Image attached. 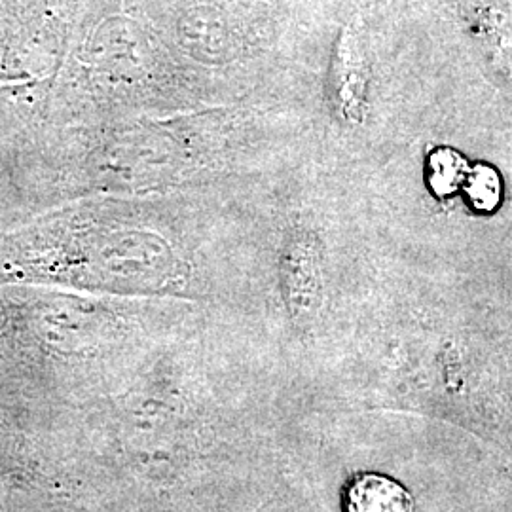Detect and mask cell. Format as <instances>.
Masks as SVG:
<instances>
[{
    "instance_id": "6da1fadb",
    "label": "cell",
    "mask_w": 512,
    "mask_h": 512,
    "mask_svg": "<svg viewBox=\"0 0 512 512\" xmlns=\"http://www.w3.org/2000/svg\"><path fill=\"white\" fill-rule=\"evenodd\" d=\"M330 92L336 116L346 126H361L368 101V67L359 37L344 29L332 59Z\"/></svg>"
},
{
    "instance_id": "7a4b0ae2",
    "label": "cell",
    "mask_w": 512,
    "mask_h": 512,
    "mask_svg": "<svg viewBox=\"0 0 512 512\" xmlns=\"http://www.w3.org/2000/svg\"><path fill=\"white\" fill-rule=\"evenodd\" d=\"M287 300L298 317H310L321 302V251L317 239L306 232L294 234L283 258Z\"/></svg>"
},
{
    "instance_id": "3957f363",
    "label": "cell",
    "mask_w": 512,
    "mask_h": 512,
    "mask_svg": "<svg viewBox=\"0 0 512 512\" xmlns=\"http://www.w3.org/2000/svg\"><path fill=\"white\" fill-rule=\"evenodd\" d=\"M344 507L346 512H412V497L389 476L361 473L349 482Z\"/></svg>"
}]
</instances>
